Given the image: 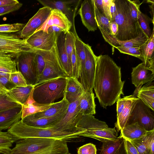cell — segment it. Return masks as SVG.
<instances>
[{
    "label": "cell",
    "mask_w": 154,
    "mask_h": 154,
    "mask_svg": "<svg viewBox=\"0 0 154 154\" xmlns=\"http://www.w3.org/2000/svg\"><path fill=\"white\" fill-rule=\"evenodd\" d=\"M121 68L108 55L97 56L93 88L100 105H113L124 95Z\"/></svg>",
    "instance_id": "obj_1"
},
{
    "label": "cell",
    "mask_w": 154,
    "mask_h": 154,
    "mask_svg": "<svg viewBox=\"0 0 154 154\" xmlns=\"http://www.w3.org/2000/svg\"><path fill=\"white\" fill-rule=\"evenodd\" d=\"M114 1L116 9L112 20L116 22L118 26V31L115 37L121 41L137 37L143 32L138 21H134L131 17L128 0H114Z\"/></svg>",
    "instance_id": "obj_2"
},
{
    "label": "cell",
    "mask_w": 154,
    "mask_h": 154,
    "mask_svg": "<svg viewBox=\"0 0 154 154\" xmlns=\"http://www.w3.org/2000/svg\"><path fill=\"white\" fill-rule=\"evenodd\" d=\"M64 141L40 137L20 139L10 154H53L63 147Z\"/></svg>",
    "instance_id": "obj_3"
},
{
    "label": "cell",
    "mask_w": 154,
    "mask_h": 154,
    "mask_svg": "<svg viewBox=\"0 0 154 154\" xmlns=\"http://www.w3.org/2000/svg\"><path fill=\"white\" fill-rule=\"evenodd\" d=\"M8 132L19 140L27 137H40L66 142L79 136L78 134L61 132L53 128H40L29 126L21 120L14 124Z\"/></svg>",
    "instance_id": "obj_4"
},
{
    "label": "cell",
    "mask_w": 154,
    "mask_h": 154,
    "mask_svg": "<svg viewBox=\"0 0 154 154\" xmlns=\"http://www.w3.org/2000/svg\"><path fill=\"white\" fill-rule=\"evenodd\" d=\"M67 77L56 78L34 86L33 93L34 100L39 104H49L63 97Z\"/></svg>",
    "instance_id": "obj_5"
},
{
    "label": "cell",
    "mask_w": 154,
    "mask_h": 154,
    "mask_svg": "<svg viewBox=\"0 0 154 154\" xmlns=\"http://www.w3.org/2000/svg\"><path fill=\"white\" fill-rule=\"evenodd\" d=\"M39 50L44 57L45 66L34 86L56 78L68 77L59 57L56 42L54 46L50 51Z\"/></svg>",
    "instance_id": "obj_6"
},
{
    "label": "cell",
    "mask_w": 154,
    "mask_h": 154,
    "mask_svg": "<svg viewBox=\"0 0 154 154\" xmlns=\"http://www.w3.org/2000/svg\"><path fill=\"white\" fill-rule=\"evenodd\" d=\"M26 42L17 35L0 34V54L7 55L15 58L23 52H35Z\"/></svg>",
    "instance_id": "obj_7"
},
{
    "label": "cell",
    "mask_w": 154,
    "mask_h": 154,
    "mask_svg": "<svg viewBox=\"0 0 154 154\" xmlns=\"http://www.w3.org/2000/svg\"><path fill=\"white\" fill-rule=\"evenodd\" d=\"M35 52H23L15 58L17 71L23 75L28 85L34 86L37 81Z\"/></svg>",
    "instance_id": "obj_8"
},
{
    "label": "cell",
    "mask_w": 154,
    "mask_h": 154,
    "mask_svg": "<svg viewBox=\"0 0 154 154\" xmlns=\"http://www.w3.org/2000/svg\"><path fill=\"white\" fill-rule=\"evenodd\" d=\"M79 98L69 103L66 113L64 117L58 122L49 128H53L61 132L79 134L85 132V130L78 128L75 127L77 120L80 114Z\"/></svg>",
    "instance_id": "obj_9"
},
{
    "label": "cell",
    "mask_w": 154,
    "mask_h": 154,
    "mask_svg": "<svg viewBox=\"0 0 154 154\" xmlns=\"http://www.w3.org/2000/svg\"><path fill=\"white\" fill-rule=\"evenodd\" d=\"M150 109L138 98L131 111L127 125L137 123L147 131L154 130V114Z\"/></svg>",
    "instance_id": "obj_10"
},
{
    "label": "cell",
    "mask_w": 154,
    "mask_h": 154,
    "mask_svg": "<svg viewBox=\"0 0 154 154\" xmlns=\"http://www.w3.org/2000/svg\"><path fill=\"white\" fill-rule=\"evenodd\" d=\"M141 85L136 88L132 95L120 98L116 102L117 120L115 123V126L117 132L127 125L131 111L138 99L137 94Z\"/></svg>",
    "instance_id": "obj_11"
},
{
    "label": "cell",
    "mask_w": 154,
    "mask_h": 154,
    "mask_svg": "<svg viewBox=\"0 0 154 154\" xmlns=\"http://www.w3.org/2000/svg\"><path fill=\"white\" fill-rule=\"evenodd\" d=\"M85 60L84 72L79 79L85 91H93L95 76L97 56L88 44H84Z\"/></svg>",
    "instance_id": "obj_12"
},
{
    "label": "cell",
    "mask_w": 154,
    "mask_h": 154,
    "mask_svg": "<svg viewBox=\"0 0 154 154\" xmlns=\"http://www.w3.org/2000/svg\"><path fill=\"white\" fill-rule=\"evenodd\" d=\"M44 7H48L52 10L56 9L65 14L72 23L73 29L75 31L74 26V18L76 12L81 0H38Z\"/></svg>",
    "instance_id": "obj_13"
},
{
    "label": "cell",
    "mask_w": 154,
    "mask_h": 154,
    "mask_svg": "<svg viewBox=\"0 0 154 154\" xmlns=\"http://www.w3.org/2000/svg\"><path fill=\"white\" fill-rule=\"evenodd\" d=\"M60 34L39 30L34 32L26 40L33 49L48 51L54 46Z\"/></svg>",
    "instance_id": "obj_14"
},
{
    "label": "cell",
    "mask_w": 154,
    "mask_h": 154,
    "mask_svg": "<svg viewBox=\"0 0 154 154\" xmlns=\"http://www.w3.org/2000/svg\"><path fill=\"white\" fill-rule=\"evenodd\" d=\"M52 10L48 7H43L40 8L20 32L19 37L25 40L27 39L43 24Z\"/></svg>",
    "instance_id": "obj_15"
},
{
    "label": "cell",
    "mask_w": 154,
    "mask_h": 154,
    "mask_svg": "<svg viewBox=\"0 0 154 154\" xmlns=\"http://www.w3.org/2000/svg\"><path fill=\"white\" fill-rule=\"evenodd\" d=\"M52 26L61 28L65 34L73 27L72 23L65 14L59 10L54 9L52 10L45 22L35 32L43 30L48 33V28Z\"/></svg>",
    "instance_id": "obj_16"
},
{
    "label": "cell",
    "mask_w": 154,
    "mask_h": 154,
    "mask_svg": "<svg viewBox=\"0 0 154 154\" xmlns=\"http://www.w3.org/2000/svg\"><path fill=\"white\" fill-rule=\"evenodd\" d=\"M78 13L80 15L83 25L89 32L94 31L98 28L95 19L92 0H85L81 3Z\"/></svg>",
    "instance_id": "obj_17"
},
{
    "label": "cell",
    "mask_w": 154,
    "mask_h": 154,
    "mask_svg": "<svg viewBox=\"0 0 154 154\" xmlns=\"http://www.w3.org/2000/svg\"><path fill=\"white\" fill-rule=\"evenodd\" d=\"M98 28L100 30L105 40L113 48L117 47H139L144 44L149 38L143 32L138 36L133 39L121 41L111 34L107 33L100 27H98Z\"/></svg>",
    "instance_id": "obj_18"
},
{
    "label": "cell",
    "mask_w": 154,
    "mask_h": 154,
    "mask_svg": "<svg viewBox=\"0 0 154 154\" xmlns=\"http://www.w3.org/2000/svg\"><path fill=\"white\" fill-rule=\"evenodd\" d=\"M131 75L132 83L137 88L154 80V69L142 62L132 68Z\"/></svg>",
    "instance_id": "obj_19"
},
{
    "label": "cell",
    "mask_w": 154,
    "mask_h": 154,
    "mask_svg": "<svg viewBox=\"0 0 154 154\" xmlns=\"http://www.w3.org/2000/svg\"><path fill=\"white\" fill-rule=\"evenodd\" d=\"M68 108L57 115L49 117L35 118L31 115L27 116L21 120L25 125L31 127L40 128H49L60 120L66 115Z\"/></svg>",
    "instance_id": "obj_20"
},
{
    "label": "cell",
    "mask_w": 154,
    "mask_h": 154,
    "mask_svg": "<svg viewBox=\"0 0 154 154\" xmlns=\"http://www.w3.org/2000/svg\"><path fill=\"white\" fill-rule=\"evenodd\" d=\"M84 91L82 84L78 79L72 77H67V83L63 97L69 103L78 99Z\"/></svg>",
    "instance_id": "obj_21"
},
{
    "label": "cell",
    "mask_w": 154,
    "mask_h": 154,
    "mask_svg": "<svg viewBox=\"0 0 154 154\" xmlns=\"http://www.w3.org/2000/svg\"><path fill=\"white\" fill-rule=\"evenodd\" d=\"M22 107H16L0 112V131L10 128L20 121Z\"/></svg>",
    "instance_id": "obj_22"
},
{
    "label": "cell",
    "mask_w": 154,
    "mask_h": 154,
    "mask_svg": "<svg viewBox=\"0 0 154 154\" xmlns=\"http://www.w3.org/2000/svg\"><path fill=\"white\" fill-rule=\"evenodd\" d=\"M118 132L115 128L109 127L88 130L81 134L79 136L92 138L99 140L102 143L109 140H114L118 138Z\"/></svg>",
    "instance_id": "obj_23"
},
{
    "label": "cell",
    "mask_w": 154,
    "mask_h": 154,
    "mask_svg": "<svg viewBox=\"0 0 154 154\" xmlns=\"http://www.w3.org/2000/svg\"><path fill=\"white\" fill-rule=\"evenodd\" d=\"M33 89L34 88L25 102L22 105L21 119L27 116L48 109L52 104L44 105L37 103L33 98Z\"/></svg>",
    "instance_id": "obj_24"
},
{
    "label": "cell",
    "mask_w": 154,
    "mask_h": 154,
    "mask_svg": "<svg viewBox=\"0 0 154 154\" xmlns=\"http://www.w3.org/2000/svg\"><path fill=\"white\" fill-rule=\"evenodd\" d=\"M95 97L92 91H85L79 98L80 113L83 115H92L96 113Z\"/></svg>",
    "instance_id": "obj_25"
},
{
    "label": "cell",
    "mask_w": 154,
    "mask_h": 154,
    "mask_svg": "<svg viewBox=\"0 0 154 154\" xmlns=\"http://www.w3.org/2000/svg\"><path fill=\"white\" fill-rule=\"evenodd\" d=\"M153 29L152 34L147 41L140 47L141 52L140 59L147 66L154 69V31Z\"/></svg>",
    "instance_id": "obj_26"
},
{
    "label": "cell",
    "mask_w": 154,
    "mask_h": 154,
    "mask_svg": "<svg viewBox=\"0 0 154 154\" xmlns=\"http://www.w3.org/2000/svg\"><path fill=\"white\" fill-rule=\"evenodd\" d=\"M66 34L63 32L58 36L56 40L59 57L63 69L68 77H72V70L70 67L65 47Z\"/></svg>",
    "instance_id": "obj_27"
},
{
    "label": "cell",
    "mask_w": 154,
    "mask_h": 154,
    "mask_svg": "<svg viewBox=\"0 0 154 154\" xmlns=\"http://www.w3.org/2000/svg\"><path fill=\"white\" fill-rule=\"evenodd\" d=\"M137 94V97L153 111L154 109V83L152 81L142 87Z\"/></svg>",
    "instance_id": "obj_28"
},
{
    "label": "cell",
    "mask_w": 154,
    "mask_h": 154,
    "mask_svg": "<svg viewBox=\"0 0 154 154\" xmlns=\"http://www.w3.org/2000/svg\"><path fill=\"white\" fill-rule=\"evenodd\" d=\"M120 131L121 135L128 140L143 138L145 136L147 132L137 123L128 125Z\"/></svg>",
    "instance_id": "obj_29"
},
{
    "label": "cell",
    "mask_w": 154,
    "mask_h": 154,
    "mask_svg": "<svg viewBox=\"0 0 154 154\" xmlns=\"http://www.w3.org/2000/svg\"><path fill=\"white\" fill-rule=\"evenodd\" d=\"M69 104L63 97L61 100L52 103L46 110L31 115L35 118L51 117L57 115L67 108Z\"/></svg>",
    "instance_id": "obj_30"
},
{
    "label": "cell",
    "mask_w": 154,
    "mask_h": 154,
    "mask_svg": "<svg viewBox=\"0 0 154 154\" xmlns=\"http://www.w3.org/2000/svg\"><path fill=\"white\" fill-rule=\"evenodd\" d=\"M34 86L29 85L26 87L16 86L7 91V94L17 103L22 105L25 102Z\"/></svg>",
    "instance_id": "obj_31"
},
{
    "label": "cell",
    "mask_w": 154,
    "mask_h": 154,
    "mask_svg": "<svg viewBox=\"0 0 154 154\" xmlns=\"http://www.w3.org/2000/svg\"><path fill=\"white\" fill-rule=\"evenodd\" d=\"M19 140L8 132L0 131V154H10L12 144Z\"/></svg>",
    "instance_id": "obj_32"
},
{
    "label": "cell",
    "mask_w": 154,
    "mask_h": 154,
    "mask_svg": "<svg viewBox=\"0 0 154 154\" xmlns=\"http://www.w3.org/2000/svg\"><path fill=\"white\" fill-rule=\"evenodd\" d=\"M75 46L79 65V78L83 75L85 60V54L84 49L85 43L79 38L75 36Z\"/></svg>",
    "instance_id": "obj_33"
},
{
    "label": "cell",
    "mask_w": 154,
    "mask_h": 154,
    "mask_svg": "<svg viewBox=\"0 0 154 154\" xmlns=\"http://www.w3.org/2000/svg\"><path fill=\"white\" fill-rule=\"evenodd\" d=\"M17 71L15 60L8 55L0 54V72L11 74Z\"/></svg>",
    "instance_id": "obj_34"
},
{
    "label": "cell",
    "mask_w": 154,
    "mask_h": 154,
    "mask_svg": "<svg viewBox=\"0 0 154 154\" xmlns=\"http://www.w3.org/2000/svg\"><path fill=\"white\" fill-rule=\"evenodd\" d=\"M124 140L120 135L115 140H109L103 142L100 154H114Z\"/></svg>",
    "instance_id": "obj_35"
},
{
    "label": "cell",
    "mask_w": 154,
    "mask_h": 154,
    "mask_svg": "<svg viewBox=\"0 0 154 154\" xmlns=\"http://www.w3.org/2000/svg\"><path fill=\"white\" fill-rule=\"evenodd\" d=\"M92 2L94 8L95 19L98 27L102 29L107 33L110 34L109 26L110 20L99 11L95 5L93 0Z\"/></svg>",
    "instance_id": "obj_36"
},
{
    "label": "cell",
    "mask_w": 154,
    "mask_h": 154,
    "mask_svg": "<svg viewBox=\"0 0 154 154\" xmlns=\"http://www.w3.org/2000/svg\"><path fill=\"white\" fill-rule=\"evenodd\" d=\"M77 35L75 34L72 32L70 31L67 32L65 35V47L69 63L72 69V54L75 46V36Z\"/></svg>",
    "instance_id": "obj_37"
},
{
    "label": "cell",
    "mask_w": 154,
    "mask_h": 154,
    "mask_svg": "<svg viewBox=\"0 0 154 154\" xmlns=\"http://www.w3.org/2000/svg\"><path fill=\"white\" fill-rule=\"evenodd\" d=\"M137 21L138 24L146 36L149 38L152 35V31L150 27L149 24L153 23L151 18L141 11Z\"/></svg>",
    "instance_id": "obj_38"
},
{
    "label": "cell",
    "mask_w": 154,
    "mask_h": 154,
    "mask_svg": "<svg viewBox=\"0 0 154 154\" xmlns=\"http://www.w3.org/2000/svg\"><path fill=\"white\" fill-rule=\"evenodd\" d=\"M18 106H22L11 97L7 92L0 96V112Z\"/></svg>",
    "instance_id": "obj_39"
},
{
    "label": "cell",
    "mask_w": 154,
    "mask_h": 154,
    "mask_svg": "<svg viewBox=\"0 0 154 154\" xmlns=\"http://www.w3.org/2000/svg\"><path fill=\"white\" fill-rule=\"evenodd\" d=\"M26 24L17 23L0 24V34L20 32Z\"/></svg>",
    "instance_id": "obj_40"
},
{
    "label": "cell",
    "mask_w": 154,
    "mask_h": 154,
    "mask_svg": "<svg viewBox=\"0 0 154 154\" xmlns=\"http://www.w3.org/2000/svg\"><path fill=\"white\" fill-rule=\"evenodd\" d=\"M9 80L16 86L26 87L28 85L24 77L18 71L10 74Z\"/></svg>",
    "instance_id": "obj_41"
},
{
    "label": "cell",
    "mask_w": 154,
    "mask_h": 154,
    "mask_svg": "<svg viewBox=\"0 0 154 154\" xmlns=\"http://www.w3.org/2000/svg\"><path fill=\"white\" fill-rule=\"evenodd\" d=\"M71 64L72 69V77L79 79V65L75 44L72 54Z\"/></svg>",
    "instance_id": "obj_42"
},
{
    "label": "cell",
    "mask_w": 154,
    "mask_h": 154,
    "mask_svg": "<svg viewBox=\"0 0 154 154\" xmlns=\"http://www.w3.org/2000/svg\"><path fill=\"white\" fill-rule=\"evenodd\" d=\"M144 141L148 154H154V130L147 132Z\"/></svg>",
    "instance_id": "obj_43"
},
{
    "label": "cell",
    "mask_w": 154,
    "mask_h": 154,
    "mask_svg": "<svg viewBox=\"0 0 154 154\" xmlns=\"http://www.w3.org/2000/svg\"><path fill=\"white\" fill-rule=\"evenodd\" d=\"M128 1L131 17L134 21H137L138 16L141 12L140 10V6L141 4L138 0Z\"/></svg>",
    "instance_id": "obj_44"
},
{
    "label": "cell",
    "mask_w": 154,
    "mask_h": 154,
    "mask_svg": "<svg viewBox=\"0 0 154 154\" xmlns=\"http://www.w3.org/2000/svg\"><path fill=\"white\" fill-rule=\"evenodd\" d=\"M121 53L126 54L140 59L141 52L140 47H117L115 48Z\"/></svg>",
    "instance_id": "obj_45"
},
{
    "label": "cell",
    "mask_w": 154,
    "mask_h": 154,
    "mask_svg": "<svg viewBox=\"0 0 154 154\" xmlns=\"http://www.w3.org/2000/svg\"><path fill=\"white\" fill-rule=\"evenodd\" d=\"M35 53L36 54V65L38 81V78L42 73L45 68V62L43 56L39 50H37Z\"/></svg>",
    "instance_id": "obj_46"
},
{
    "label": "cell",
    "mask_w": 154,
    "mask_h": 154,
    "mask_svg": "<svg viewBox=\"0 0 154 154\" xmlns=\"http://www.w3.org/2000/svg\"><path fill=\"white\" fill-rule=\"evenodd\" d=\"M144 137L138 139L129 140L136 148L139 154H148L144 141Z\"/></svg>",
    "instance_id": "obj_47"
},
{
    "label": "cell",
    "mask_w": 154,
    "mask_h": 154,
    "mask_svg": "<svg viewBox=\"0 0 154 154\" xmlns=\"http://www.w3.org/2000/svg\"><path fill=\"white\" fill-rule=\"evenodd\" d=\"M95 145L90 143L79 147L78 149V154H97Z\"/></svg>",
    "instance_id": "obj_48"
},
{
    "label": "cell",
    "mask_w": 154,
    "mask_h": 154,
    "mask_svg": "<svg viewBox=\"0 0 154 154\" xmlns=\"http://www.w3.org/2000/svg\"><path fill=\"white\" fill-rule=\"evenodd\" d=\"M22 3L0 7V16L4 15L19 9L22 6Z\"/></svg>",
    "instance_id": "obj_49"
},
{
    "label": "cell",
    "mask_w": 154,
    "mask_h": 154,
    "mask_svg": "<svg viewBox=\"0 0 154 154\" xmlns=\"http://www.w3.org/2000/svg\"><path fill=\"white\" fill-rule=\"evenodd\" d=\"M0 85L7 91L10 90L17 86L8 79L0 75Z\"/></svg>",
    "instance_id": "obj_50"
},
{
    "label": "cell",
    "mask_w": 154,
    "mask_h": 154,
    "mask_svg": "<svg viewBox=\"0 0 154 154\" xmlns=\"http://www.w3.org/2000/svg\"><path fill=\"white\" fill-rule=\"evenodd\" d=\"M112 1V0H103L104 15L110 20L111 17L110 13V7Z\"/></svg>",
    "instance_id": "obj_51"
},
{
    "label": "cell",
    "mask_w": 154,
    "mask_h": 154,
    "mask_svg": "<svg viewBox=\"0 0 154 154\" xmlns=\"http://www.w3.org/2000/svg\"><path fill=\"white\" fill-rule=\"evenodd\" d=\"M127 154H139L135 147L128 140L125 139Z\"/></svg>",
    "instance_id": "obj_52"
},
{
    "label": "cell",
    "mask_w": 154,
    "mask_h": 154,
    "mask_svg": "<svg viewBox=\"0 0 154 154\" xmlns=\"http://www.w3.org/2000/svg\"><path fill=\"white\" fill-rule=\"evenodd\" d=\"M109 26L110 34L113 36L115 37L118 30V24L115 21L110 20Z\"/></svg>",
    "instance_id": "obj_53"
},
{
    "label": "cell",
    "mask_w": 154,
    "mask_h": 154,
    "mask_svg": "<svg viewBox=\"0 0 154 154\" xmlns=\"http://www.w3.org/2000/svg\"><path fill=\"white\" fill-rule=\"evenodd\" d=\"M114 154H127L124 138L119 147Z\"/></svg>",
    "instance_id": "obj_54"
},
{
    "label": "cell",
    "mask_w": 154,
    "mask_h": 154,
    "mask_svg": "<svg viewBox=\"0 0 154 154\" xmlns=\"http://www.w3.org/2000/svg\"><path fill=\"white\" fill-rule=\"evenodd\" d=\"M93 2L99 11L104 15L103 0H93ZM105 16V15H104Z\"/></svg>",
    "instance_id": "obj_55"
},
{
    "label": "cell",
    "mask_w": 154,
    "mask_h": 154,
    "mask_svg": "<svg viewBox=\"0 0 154 154\" xmlns=\"http://www.w3.org/2000/svg\"><path fill=\"white\" fill-rule=\"evenodd\" d=\"M19 2L17 0H0V7L18 4Z\"/></svg>",
    "instance_id": "obj_56"
},
{
    "label": "cell",
    "mask_w": 154,
    "mask_h": 154,
    "mask_svg": "<svg viewBox=\"0 0 154 154\" xmlns=\"http://www.w3.org/2000/svg\"><path fill=\"white\" fill-rule=\"evenodd\" d=\"M62 32H64L63 29L55 26H52L50 27L48 30V33L54 32L56 33L60 34Z\"/></svg>",
    "instance_id": "obj_57"
},
{
    "label": "cell",
    "mask_w": 154,
    "mask_h": 154,
    "mask_svg": "<svg viewBox=\"0 0 154 154\" xmlns=\"http://www.w3.org/2000/svg\"><path fill=\"white\" fill-rule=\"evenodd\" d=\"M116 9V7L114 0H112L110 4V20H112L113 17L115 12Z\"/></svg>",
    "instance_id": "obj_58"
},
{
    "label": "cell",
    "mask_w": 154,
    "mask_h": 154,
    "mask_svg": "<svg viewBox=\"0 0 154 154\" xmlns=\"http://www.w3.org/2000/svg\"><path fill=\"white\" fill-rule=\"evenodd\" d=\"M68 147L60 150L53 154H70Z\"/></svg>",
    "instance_id": "obj_59"
},
{
    "label": "cell",
    "mask_w": 154,
    "mask_h": 154,
    "mask_svg": "<svg viewBox=\"0 0 154 154\" xmlns=\"http://www.w3.org/2000/svg\"><path fill=\"white\" fill-rule=\"evenodd\" d=\"M154 4H152V5H149V6L150 9V12L151 15V18L153 23H154Z\"/></svg>",
    "instance_id": "obj_60"
},
{
    "label": "cell",
    "mask_w": 154,
    "mask_h": 154,
    "mask_svg": "<svg viewBox=\"0 0 154 154\" xmlns=\"http://www.w3.org/2000/svg\"><path fill=\"white\" fill-rule=\"evenodd\" d=\"M7 92V91L6 90L4 89L0 88V96L6 93Z\"/></svg>",
    "instance_id": "obj_61"
},
{
    "label": "cell",
    "mask_w": 154,
    "mask_h": 154,
    "mask_svg": "<svg viewBox=\"0 0 154 154\" xmlns=\"http://www.w3.org/2000/svg\"><path fill=\"white\" fill-rule=\"evenodd\" d=\"M0 88H3V89H5L3 87L0 85Z\"/></svg>",
    "instance_id": "obj_62"
},
{
    "label": "cell",
    "mask_w": 154,
    "mask_h": 154,
    "mask_svg": "<svg viewBox=\"0 0 154 154\" xmlns=\"http://www.w3.org/2000/svg\"><path fill=\"white\" fill-rule=\"evenodd\" d=\"M70 154H71V153H70Z\"/></svg>",
    "instance_id": "obj_63"
}]
</instances>
